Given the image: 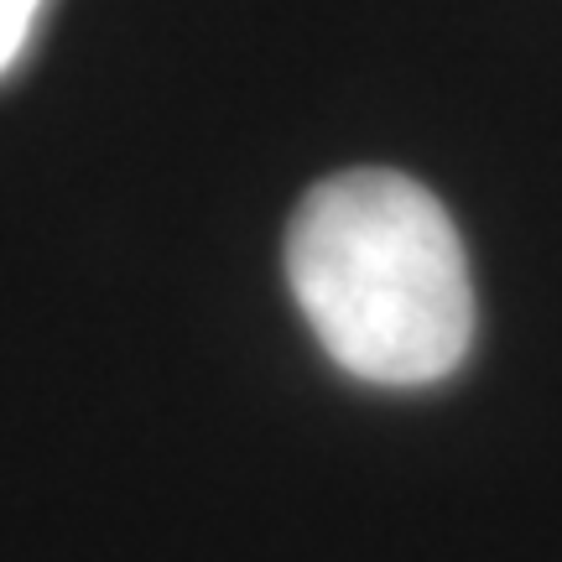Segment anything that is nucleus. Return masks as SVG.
I'll return each mask as SVG.
<instances>
[{"label":"nucleus","instance_id":"nucleus-2","mask_svg":"<svg viewBox=\"0 0 562 562\" xmlns=\"http://www.w3.org/2000/svg\"><path fill=\"white\" fill-rule=\"evenodd\" d=\"M42 5H47V0H0V79L21 63L26 42L37 32Z\"/></svg>","mask_w":562,"mask_h":562},{"label":"nucleus","instance_id":"nucleus-1","mask_svg":"<svg viewBox=\"0 0 562 562\" xmlns=\"http://www.w3.org/2000/svg\"><path fill=\"white\" fill-rule=\"evenodd\" d=\"M286 281L328 360L355 381H448L474 339L459 229L422 182L385 167L339 172L302 199Z\"/></svg>","mask_w":562,"mask_h":562}]
</instances>
